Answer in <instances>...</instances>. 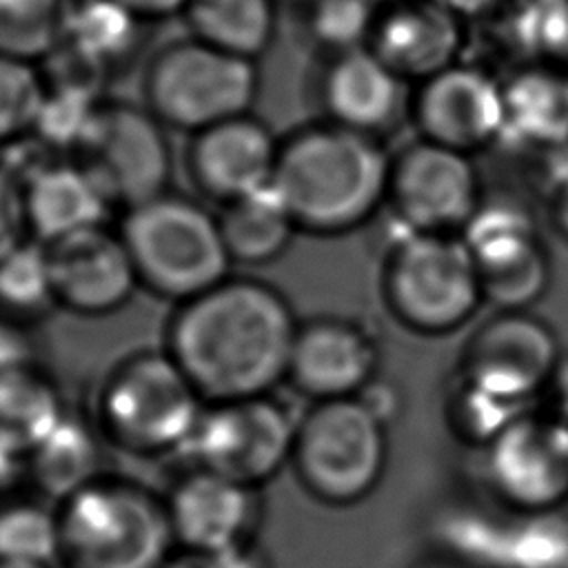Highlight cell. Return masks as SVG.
I'll list each match as a JSON object with an SVG mask.
<instances>
[{
  "label": "cell",
  "mask_w": 568,
  "mask_h": 568,
  "mask_svg": "<svg viewBox=\"0 0 568 568\" xmlns=\"http://www.w3.org/2000/svg\"><path fill=\"white\" fill-rule=\"evenodd\" d=\"M64 568H160L175 550L164 495L104 473L53 504Z\"/></svg>",
  "instance_id": "3"
},
{
  "label": "cell",
  "mask_w": 568,
  "mask_h": 568,
  "mask_svg": "<svg viewBox=\"0 0 568 568\" xmlns=\"http://www.w3.org/2000/svg\"><path fill=\"white\" fill-rule=\"evenodd\" d=\"M413 118L422 140L470 155L504 135V87L481 69L453 64L419 82Z\"/></svg>",
  "instance_id": "16"
},
{
  "label": "cell",
  "mask_w": 568,
  "mask_h": 568,
  "mask_svg": "<svg viewBox=\"0 0 568 568\" xmlns=\"http://www.w3.org/2000/svg\"><path fill=\"white\" fill-rule=\"evenodd\" d=\"M64 415L53 377L36 359L0 379V450L24 466L31 450L53 433Z\"/></svg>",
  "instance_id": "24"
},
{
  "label": "cell",
  "mask_w": 568,
  "mask_h": 568,
  "mask_svg": "<svg viewBox=\"0 0 568 568\" xmlns=\"http://www.w3.org/2000/svg\"><path fill=\"white\" fill-rule=\"evenodd\" d=\"M51 308L58 304L47 246L27 240L0 262V315L24 326Z\"/></svg>",
  "instance_id": "30"
},
{
  "label": "cell",
  "mask_w": 568,
  "mask_h": 568,
  "mask_svg": "<svg viewBox=\"0 0 568 568\" xmlns=\"http://www.w3.org/2000/svg\"><path fill=\"white\" fill-rule=\"evenodd\" d=\"M504 87V135L519 144L552 151L568 144V71L532 64ZM501 135V138H504Z\"/></svg>",
  "instance_id": "23"
},
{
  "label": "cell",
  "mask_w": 568,
  "mask_h": 568,
  "mask_svg": "<svg viewBox=\"0 0 568 568\" xmlns=\"http://www.w3.org/2000/svg\"><path fill=\"white\" fill-rule=\"evenodd\" d=\"M384 295L404 326L430 335L459 328L484 302L470 248L448 233L402 237L386 262Z\"/></svg>",
  "instance_id": "8"
},
{
  "label": "cell",
  "mask_w": 568,
  "mask_h": 568,
  "mask_svg": "<svg viewBox=\"0 0 568 568\" xmlns=\"http://www.w3.org/2000/svg\"><path fill=\"white\" fill-rule=\"evenodd\" d=\"M373 4H377V7H384V4H390V2H397V0H371Z\"/></svg>",
  "instance_id": "47"
},
{
  "label": "cell",
  "mask_w": 568,
  "mask_h": 568,
  "mask_svg": "<svg viewBox=\"0 0 568 568\" xmlns=\"http://www.w3.org/2000/svg\"><path fill=\"white\" fill-rule=\"evenodd\" d=\"M504 33L517 53L559 62L568 42V0H515L504 16Z\"/></svg>",
  "instance_id": "33"
},
{
  "label": "cell",
  "mask_w": 568,
  "mask_h": 568,
  "mask_svg": "<svg viewBox=\"0 0 568 568\" xmlns=\"http://www.w3.org/2000/svg\"><path fill=\"white\" fill-rule=\"evenodd\" d=\"M430 2L446 9L459 20H470L497 9L501 0H430Z\"/></svg>",
  "instance_id": "40"
},
{
  "label": "cell",
  "mask_w": 568,
  "mask_h": 568,
  "mask_svg": "<svg viewBox=\"0 0 568 568\" xmlns=\"http://www.w3.org/2000/svg\"><path fill=\"white\" fill-rule=\"evenodd\" d=\"M462 240L477 264L486 302L499 311H526L544 295L550 266L526 211L488 209L473 220Z\"/></svg>",
  "instance_id": "13"
},
{
  "label": "cell",
  "mask_w": 568,
  "mask_h": 568,
  "mask_svg": "<svg viewBox=\"0 0 568 568\" xmlns=\"http://www.w3.org/2000/svg\"><path fill=\"white\" fill-rule=\"evenodd\" d=\"M60 535L53 504L18 499L0 504V559L58 561Z\"/></svg>",
  "instance_id": "32"
},
{
  "label": "cell",
  "mask_w": 568,
  "mask_h": 568,
  "mask_svg": "<svg viewBox=\"0 0 568 568\" xmlns=\"http://www.w3.org/2000/svg\"><path fill=\"white\" fill-rule=\"evenodd\" d=\"M47 84L38 62L0 53V146L33 133Z\"/></svg>",
  "instance_id": "34"
},
{
  "label": "cell",
  "mask_w": 568,
  "mask_h": 568,
  "mask_svg": "<svg viewBox=\"0 0 568 568\" xmlns=\"http://www.w3.org/2000/svg\"><path fill=\"white\" fill-rule=\"evenodd\" d=\"M217 568H271L268 555L260 548L255 539L237 544L224 552L211 555Z\"/></svg>",
  "instance_id": "38"
},
{
  "label": "cell",
  "mask_w": 568,
  "mask_h": 568,
  "mask_svg": "<svg viewBox=\"0 0 568 568\" xmlns=\"http://www.w3.org/2000/svg\"><path fill=\"white\" fill-rule=\"evenodd\" d=\"M377 4L371 0H304L295 4V29L315 58L366 47Z\"/></svg>",
  "instance_id": "29"
},
{
  "label": "cell",
  "mask_w": 568,
  "mask_h": 568,
  "mask_svg": "<svg viewBox=\"0 0 568 568\" xmlns=\"http://www.w3.org/2000/svg\"><path fill=\"white\" fill-rule=\"evenodd\" d=\"M27 240H33L27 222L24 184L0 160V262L20 248Z\"/></svg>",
  "instance_id": "35"
},
{
  "label": "cell",
  "mask_w": 568,
  "mask_h": 568,
  "mask_svg": "<svg viewBox=\"0 0 568 568\" xmlns=\"http://www.w3.org/2000/svg\"><path fill=\"white\" fill-rule=\"evenodd\" d=\"M13 464H18V466L22 464V466H24V462H20V459H16V457H11V455H4V453L0 450V468H2V466H13ZM0 481H2V475H0Z\"/></svg>",
  "instance_id": "45"
},
{
  "label": "cell",
  "mask_w": 568,
  "mask_h": 568,
  "mask_svg": "<svg viewBox=\"0 0 568 568\" xmlns=\"http://www.w3.org/2000/svg\"><path fill=\"white\" fill-rule=\"evenodd\" d=\"M561 362L555 333L526 311H499L468 339L462 379L475 388L526 408Z\"/></svg>",
  "instance_id": "12"
},
{
  "label": "cell",
  "mask_w": 568,
  "mask_h": 568,
  "mask_svg": "<svg viewBox=\"0 0 568 568\" xmlns=\"http://www.w3.org/2000/svg\"><path fill=\"white\" fill-rule=\"evenodd\" d=\"M0 568H51L49 564L36 561H16V559H0Z\"/></svg>",
  "instance_id": "44"
},
{
  "label": "cell",
  "mask_w": 568,
  "mask_h": 568,
  "mask_svg": "<svg viewBox=\"0 0 568 568\" xmlns=\"http://www.w3.org/2000/svg\"><path fill=\"white\" fill-rule=\"evenodd\" d=\"M206 402L169 351H138L120 359L98 395V426L106 442L140 457L184 453Z\"/></svg>",
  "instance_id": "5"
},
{
  "label": "cell",
  "mask_w": 568,
  "mask_h": 568,
  "mask_svg": "<svg viewBox=\"0 0 568 568\" xmlns=\"http://www.w3.org/2000/svg\"><path fill=\"white\" fill-rule=\"evenodd\" d=\"M388 202L413 233L464 229L481 204V184L468 153L419 140L393 158Z\"/></svg>",
  "instance_id": "11"
},
{
  "label": "cell",
  "mask_w": 568,
  "mask_h": 568,
  "mask_svg": "<svg viewBox=\"0 0 568 568\" xmlns=\"http://www.w3.org/2000/svg\"><path fill=\"white\" fill-rule=\"evenodd\" d=\"M557 67H561V69H566V71H568V42H566V49H564V53H561V58H559Z\"/></svg>",
  "instance_id": "46"
},
{
  "label": "cell",
  "mask_w": 568,
  "mask_h": 568,
  "mask_svg": "<svg viewBox=\"0 0 568 568\" xmlns=\"http://www.w3.org/2000/svg\"><path fill=\"white\" fill-rule=\"evenodd\" d=\"M175 544L182 550L217 555L255 539L260 521V488L224 475L189 468L164 495Z\"/></svg>",
  "instance_id": "18"
},
{
  "label": "cell",
  "mask_w": 568,
  "mask_h": 568,
  "mask_svg": "<svg viewBox=\"0 0 568 568\" xmlns=\"http://www.w3.org/2000/svg\"><path fill=\"white\" fill-rule=\"evenodd\" d=\"M22 184L29 233L42 244L102 226L111 209L100 186L73 158H49Z\"/></svg>",
  "instance_id": "22"
},
{
  "label": "cell",
  "mask_w": 568,
  "mask_h": 568,
  "mask_svg": "<svg viewBox=\"0 0 568 568\" xmlns=\"http://www.w3.org/2000/svg\"><path fill=\"white\" fill-rule=\"evenodd\" d=\"M189 36L260 60L277 38V0H189L180 13Z\"/></svg>",
  "instance_id": "26"
},
{
  "label": "cell",
  "mask_w": 568,
  "mask_h": 568,
  "mask_svg": "<svg viewBox=\"0 0 568 568\" xmlns=\"http://www.w3.org/2000/svg\"><path fill=\"white\" fill-rule=\"evenodd\" d=\"M31 359H36V353L22 324L0 315V379Z\"/></svg>",
  "instance_id": "36"
},
{
  "label": "cell",
  "mask_w": 568,
  "mask_h": 568,
  "mask_svg": "<svg viewBox=\"0 0 568 568\" xmlns=\"http://www.w3.org/2000/svg\"><path fill=\"white\" fill-rule=\"evenodd\" d=\"M357 399L382 422L388 426L390 419L397 417L399 413V404H402V397L397 393V388L382 379V377H373L357 395Z\"/></svg>",
  "instance_id": "37"
},
{
  "label": "cell",
  "mask_w": 568,
  "mask_h": 568,
  "mask_svg": "<svg viewBox=\"0 0 568 568\" xmlns=\"http://www.w3.org/2000/svg\"><path fill=\"white\" fill-rule=\"evenodd\" d=\"M27 473L36 488L58 504L102 477V446L98 435L69 413L27 457Z\"/></svg>",
  "instance_id": "27"
},
{
  "label": "cell",
  "mask_w": 568,
  "mask_h": 568,
  "mask_svg": "<svg viewBox=\"0 0 568 568\" xmlns=\"http://www.w3.org/2000/svg\"><path fill=\"white\" fill-rule=\"evenodd\" d=\"M386 455V424L357 397L313 402L300 415L291 468L317 501L351 506L377 488Z\"/></svg>",
  "instance_id": "7"
},
{
  "label": "cell",
  "mask_w": 568,
  "mask_h": 568,
  "mask_svg": "<svg viewBox=\"0 0 568 568\" xmlns=\"http://www.w3.org/2000/svg\"><path fill=\"white\" fill-rule=\"evenodd\" d=\"M220 231L233 264L264 266L280 260L300 233L273 186L220 206Z\"/></svg>",
  "instance_id": "25"
},
{
  "label": "cell",
  "mask_w": 568,
  "mask_h": 568,
  "mask_svg": "<svg viewBox=\"0 0 568 568\" xmlns=\"http://www.w3.org/2000/svg\"><path fill=\"white\" fill-rule=\"evenodd\" d=\"M291 2H293V4H297V2H304V0H291Z\"/></svg>",
  "instance_id": "48"
},
{
  "label": "cell",
  "mask_w": 568,
  "mask_h": 568,
  "mask_svg": "<svg viewBox=\"0 0 568 568\" xmlns=\"http://www.w3.org/2000/svg\"><path fill=\"white\" fill-rule=\"evenodd\" d=\"M44 246L58 308L84 317H100L126 306L140 288L120 231H111L106 224Z\"/></svg>",
  "instance_id": "15"
},
{
  "label": "cell",
  "mask_w": 568,
  "mask_h": 568,
  "mask_svg": "<svg viewBox=\"0 0 568 568\" xmlns=\"http://www.w3.org/2000/svg\"><path fill=\"white\" fill-rule=\"evenodd\" d=\"M120 2L126 4L133 13H138L146 22H155L173 13H182L189 0H120Z\"/></svg>",
  "instance_id": "39"
},
{
  "label": "cell",
  "mask_w": 568,
  "mask_h": 568,
  "mask_svg": "<svg viewBox=\"0 0 568 568\" xmlns=\"http://www.w3.org/2000/svg\"><path fill=\"white\" fill-rule=\"evenodd\" d=\"M488 468L504 499L546 510L568 499V422L524 413L490 444Z\"/></svg>",
  "instance_id": "14"
},
{
  "label": "cell",
  "mask_w": 568,
  "mask_h": 568,
  "mask_svg": "<svg viewBox=\"0 0 568 568\" xmlns=\"http://www.w3.org/2000/svg\"><path fill=\"white\" fill-rule=\"evenodd\" d=\"M552 215L561 235L568 240V178L552 189Z\"/></svg>",
  "instance_id": "43"
},
{
  "label": "cell",
  "mask_w": 568,
  "mask_h": 568,
  "mask_svg": "<svg viewBox=\"0 0 568 568\" xmlns=\"http://www.w3.org/2000/svg\"><path fill=\"white\" fill-rule=\"evenodd\" d=\"M550 388L555 393V399H557V406H559V417L568 422V359H561L555 375H552V382H550Z\"/></svg>",
  "instance_id": "42"
},
{
  "label": "cell",
  "mask_w": 568,
  "mask_h": 568,
  "mask_svg": "<svg viewBox=\"0 0 568 568\" xmlns=\"http://www.w3.org/2000/svg\"><path fill=\"white\" fill-rule=\"evenodd\" d=\"M390 164L377 138L317 120L280 140L271 186L300 233L339 235L388 202Z\"/></svg>",
  "instance_id": "2"
},
{
  "label": "cell",
  "mask_w": 568,
  "mask_h": 568,
  "mask_svg": "<svg viewBox=\"0 0 568 568\" xmlns=\"http://www.w3.org/2000/svg\"><path fill=\"white\" fill-rule=\"evenodd\" d=\"M300 320L271 282L229 275L175 304L166 351L204 402L275 393L286 382Z\"/></svg>",
  "instance_id": "1"
},
{
  "label": "cell",
  "mask_w": 568,
  "mask_h": 568,
  "mask_svg": "<svg viewBox=\"0 0 568 568\" xmlns=\"http://www.w3.org/2000/svg\"><path fill=\"white\" fill-rule=\"evenodd\" d=\"M260 89L257 60L193 36L162 44L146 62L142 80L144 106L166 129L189 135L253 113Z\"/></svg>",
  "instance_id": "6"
},
{
  "label": "cell",
  "mask_w": 568,
  "mask_h": 568,
  "mask_svg": "<svg viewBox=\"0 0 568 568\" xmlns=\"http://www.w3.org/2000/svg\"><path fill=\"white\" fill-rule=\"evenodd\" d=\"M160 568H217V566L211 555L191 552V550L180 548V552H173Z\"/></svg>",
  "instance_id": "41"
},
{
  "label": "cell",
  "mask_w": 568,
  "mask_h": 568,
  "mask_svg": "<svg viewBox=\"0 0 568 568\" xmlns=\"http://www.w3.org/2000/svg\"><path fill=\"white\" fill-rule=\"evenodd\" d=\"M280 138L253 113L224 120L191 135L186 171L197 191L229 204L273 184Z\"/></svg>",
  "instance_id": "17"
},
{
  "label": "cell",
  "mask_w": 568,
  "mask_h": 568,
  "mask_svg": "<svg viewBox=\"0 0 568 568\" xmlns=\"http://www.w3.org/2000/svg\"><path fill=\"white\" fill-rule=\"evenodd\" d=\"M462 20L430 0H397L377 9L366 47L404 82L428 80L455 64Z\"/></svg>",
  "instance_id": "21"
},
{
  "label": "cell",
  "mask_w": 568,
  "mask_h": 568,
  "mask_svg": "<svg viewBox=\"0 0 568 568\" xmlns=\"http://www.w3.org/2000/svg\"><path fill=\"white\" fill-rule=\"evenodd\" d=\"M166 131L144 104L102 100L71 158L111 206L126 211L171 191L173 153Z\"/></svg>",
  "instance_id": "9"
},
{
  "label": "cell",
  "mask_w": 568,
  "mask_h": 568,
  "mask_svg": "<svg viewBox=\"0 0 568 568\" xmlns=\"http://www.w3.org/2000/svg\"><path fill=\"white\" fill-rule=\"evenodd\" d=\"M377 377V346L353 320L322 315L300 322L286 384L313 402L357 397Z\"/></svg>",
  "instance_id": "19"
},
{
  "label": "cell",
  "mask_w": 568,
  "mask_h": 568,
  "mask_svg": "<svg viewBox=\"0 0 568 568\" xmlns=\"http://www.w3.org/2000/svg\"><path fill=\"white\" fill-rule=\"evenodd\" d=\"M120 235L140 288L182 304L233 275L217 213L200 200L166 191L124 211Z\"/></svg>",
  "instance_id": "4"
},
{
  "label": "cell",
  "mask_w": 568,
  "mask_h": 568,
  "mask_svg": "<svg viewBox=\"0 0 568 568\" xmlns=\"http://www.w3.org/2000/svg\"><path fill=\"white\" fill-rule=\"evenodd\" d=\"M69 0H0V53L40 62L64 33Z\"/></svg>",
  "instance_id": "31"
},
{
  "label": "cell",
  "mask_w": 568,
  "mask_h": 568,
  "mask_svg": "<svg viewBox=\"0 0 568 568\" xmlns=\"http://www.w3.org/2000/svg\"><path fill=\"white\" fill-rule=\"evenodd\" d=\"M297 422L275 393L206 402L184 455L197 468L262 488L291 466Z\"/></svg>",
  "instance_id": "10"
},
{
  "label": "cell",
  "mask_w": 568,
  "mask_h": 568,
  "mask_svg": "<svg viewBox=\"0 0 568 568\" xmlns=\"http://www.w3.org/2000/svg\"><path fill=\"white\" fill-rule=\"evenodd\" d=\"M146 24L120 0H69L62 42L115 75L138 55Z\"/></svg>",
  "instance_id": "28"
},
{
  "label": "cell",
  "mask_w": 568,
  "mask_h": 568,
  "mask_svg": "<svg viewBox=\"0 0 568 568\" xmlns=\"http://www.w3.org/2000/svg\"><path fill=\"white\" fill-rule=\"evenodd\" d=\"M308 91L322 120L377 138L404 104V80L368 47L317 55Z\"/></svg>",
  "instance_id": "20"
}]
</instances>
